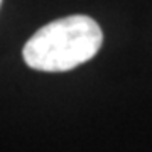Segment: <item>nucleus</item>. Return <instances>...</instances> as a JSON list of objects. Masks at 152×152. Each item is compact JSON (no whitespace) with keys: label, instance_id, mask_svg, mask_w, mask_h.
I'll return each instance as SVG.
<instances>
[{"label":"nucleus","instance_id":"f257e3e1","mask_svg":"<svg viewBox=\"0 0 152 152\" xmlns=\"http://www.w3.org/2000/svg\"><path fill=\"white\" fill-rule=\"evenodd\" d=\"M102 42V29L91 17L71 15L41 27L26 42L22 56L32 69L63 73L90 61Z\"/></svg>","mask_w":152,"mask_h":152}]
</instances>
